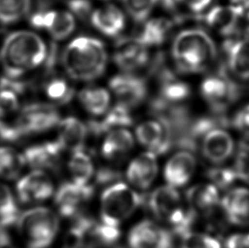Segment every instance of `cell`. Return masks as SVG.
Instances as JSON below:
<instances>
[{
	"mask_svg": "<svg viewBox=\"0 0 249 248\" xmlns=\"http://www.w3.org/2000/svg\"><path fill=\"white\" fill-rule=\"evenodd\" d=\"M47 55L46 44L37 34L17 31L5 38L0 60L8 78L16 79L41 66Z\"/></svg>",
	"mask_w": 249,
	"mask_h": 248,
	"instance_id": "cell-1",
	"label": "cell"
},
{
	"mask_svg": "<svg viewBox=\"0 0 249 248\" xmlns=\"http://www.w3.org/2000/svg\"><path fill=\"white\" fill-rule=\"evenodd\" d=\"M107 52L97 38L78 37L65 49L62 65L75 80L89 82L101 77L107 65Z\"/></svg>",
	"mask_w": 249,
	"mask_h": 248,
	"instance_id": "cell-2",
	"label": "cell"
},
{
	"mask_svg": "<svg viewBox=\"0 0 249 248\" xmlns=\"http://www.w3.org/2000/svg\"><path fill=\"white\" fill-rule=\"evenodd\" d=\"M175 66L184 73H198L215 61L217 49L212 37L201 29L182 31L172 46Z\"/></svg>",
	"mask_w": 249,
	"mask_h": 248,
	"instance_id": "cell-3",
	"label": "cell"
},
{
	"mask_svg": "<svg viewBox=\"0 0 249 248\" xmlns=\"http://www.w3.org/2000/svg\"><path fill=\"white\" fill-rule=\"evenodd\" d=\"M149 209L160 220L168 223L173 231L182 237L192 231L196 215L185 207L175 188L164 185L156 189L148 198Z\"/></svg>",
	"mask_w": 249,
	"mask_h": 248,
	"instance_id": "cell-4",
	"label": "cell"
},
{
	"mask_svg": "<svg viewBox=\"0 0 249 248\" xmlns=\"http://www.w3.org/2000/svg\"><path fill=\"white\" fill-rule=\"evenodd\" d=\"M18 230L28 248H48L56 238L60 221L54 212L35 208L19 216Z\"/></svg>",
	"mask_w": 249,
	"mask_h": 248,
	"instance_id": "cell-5",
	"label": "cell"
},
{
	"mask_svg": "<svg viewBox=\"0 0 249 248\" xmlns=\"http://www.w3.org/2000/svg\"><path fill=\"white\" fill-rule=\"evenodd\" d=\"M144 202V198L135 190L122 182L108 186L101 195V221L119 227Z\"/></svg>",
	"mask_w": 249,
	"mask_h": 248,
	"instance_id": "cell-6",
	"label": "cell"
},
{
	"mask_svg": "<svg viewBox=\"0 0 249 248\" xmlns=\"http://www.w3.org/2000/svg\"><path fill=\"white\" fill-rule=\"evenodd\" d=\"M201 94L214 115L223 116L227 108L239 98L240 89L226 72L221 71L203 80Z\"/></svg>",
	"mask_w": 249,
	"mask_h": 248,
	"instance_id": "cell-7",
	"label": "cell"
},
{
	"mask_svg": "<svg viewBox=\"0 0 249 248\" xmlns=\"http://www.w3.org/2000/svg\"><path fill=\"white\" fill-rule=\"evenodd\" d=\"M60 114L51 105L33 104L21 111L15 124L21 137L49 130L60 123Z\"/></svg>",
	"mask_w": 249,
	"mask_h": 248,
	"instance_id": "cell-8",
	"label": "cell"
},
{
	"mask_svg": "<svg viewBox=\"0 0 249 248\" xmlns=\"http://www.w3.org/2000/svg\"><path fill=\"white\" fill-rule=\"evenodd\" d=\"M109 87L118 100V104L131 110L145 101L147 84L144 78L132 74H118L109 81Z\"/></svg>",
	"mask_w": 249,
	"mask_h": 248,
	"instance_id": "cell-9",
	"label": "cell"
},
{
	"mask_svg": "<svg viewBox=\"0 0 249 248\" xmlns=\"http://www.w3.org/2000/svg\"><path fill=\"white\" fill-rule=\"evenodd\" d=\"M94 188L89 185H78L74 182H66L56 191L54 203L60 214L66 218H77L82 208L90 200Z\"/></svg>",
	"mask_w": 249,
	"mask_h": 248,
	"instance_id": "cell-10",
	"label": "cell"
},
{
	"mask_svg": "<svg viewBox=\"0 0 249 248\" xmlns=\"http://www.w3.org/2000/svg\"><path fill=\"white\" fill-rule=\"evenodd\" d=\"M130 248H173V235L151 220H142L128 234Z\"/></svg>",
	"mask_w": 249,
	"mask_h": 248,
	"instance_id": "cell-11",
	"label": "cell"
},
{
	"mask_svg": "<svg viewBox=\"0 0 249 248\" xmlns=\"http://www.w3.org/2000/svg\"><path fill=\"white\" fill-rule=\"evenodd\" d=\"M33 27L47 31L55 40L69 37L76 28L74 17L68 11L41 10L31 17Z\"/></svg>",
	"mask_w": 249,
	"mask_h": 248,
	"instance_id": "cell-12",
	"label": "cell"
},
{
	"mask_svg": "<svg viewBox=\"0 0 249 248\" xmlns=\"http://www.w3.org/2000/svg\"><path fill=\"white\" fill-rule=\"evenodd\" d=\"M150 56L147 47L137 37L121 38L115 45L113 61L121 70L135 71L148 64Z\"/></svg>",
	"mask_w": 249,
	"mask_h": 248,
	"instance_id": "cell-13",
	"label": "cell"
},
{
	"mask_svg": "<svg viewBox=\"0 0 249 248\" xmlns=\"http://www.w3.org/2000/svg\"><path fill=\"white\" fill-rule=\"evenodd\" d=\"M201 151L207 161L213 164H222L235 151L234 140L225 127H216L202 138Z\"/></svg>",
	"mask_w": 249,
	"mask_h": 248,
	"instance_id": "cell-14",
	"label": "cell"
},
{
	"mask_svg": "<svg viewBox=\"0 0 249 248\" xmlns=\"http://www.w3.org/2000/svg\"><path fill=\"white\" fill-rule=\"evenodd\" d=\"M17 194L24 203L44 201L54 193L51 177L43 170H34L17 183Z\"/></svg>",
	"mask_w": 249,
	"mask_h": 248,
	"instance_id": "cell-15",
	"label": "cell"
},
{
	"mask_svg": "<svg viewBox=\"0 0 249 248\" xmlns=\"http://www.w3.org/2000/svg\"><path fill=\"white\" fill-rule=\"evenodd\" d=\"M135 135L139 143L156 155L164 154L173 147L171 135L159 120H148L136 127Z\"/></svg>",
	"mask_w": 249,
	"mask_h": 248,
	"instance_id": "cell-16",
	"label": "cell"
},
{
	"mask_svg": "<svg viewBox=\"0 0 249 248\" xmlns=\"http://www.w3.org/2000/svg\"><path fill=\"white\" fill-rule=\"evenodd\" d=\"M196 168V159L192 152L181 150L167 161L163 176L169 186L183 187L192 179Z\"/></svg>",
	"mask_w": 249,
	"mask_h": 248,
	"instance_id": "cell-17",
	"label": "cell"
},
{
	"mask_svg": "<svg viewBox=\"0 0 249 248\" xmlns=\"http://www.w3.org/2000/svg\"><path fill=\"white\" fill-rule=\"evenodd\" d=\"M159 174L157 155L152 151L139 155L128 165L126 177L128 182L140 190L152 186Z\"/></svg>",
	"mask_w": 249,
	"mask_h": 248,
	"instance_id": "cell-18",
	"label": "cell"
},
{
	"mask_svg": "<svg viewBox=\"0 0 249 248\" xmlns=\"http://www.w3.org/2000/svg\"><path fill=\"white\" fill-rule=\"evenodd\" d=\"M220 206L229 223L249 226V189L234 188L220 200Z\"/></svg>",
	"mask_w": 249,
	"mask_h": 248,
	"instance_id": "cell-19",
	"label": "cell"
},
{
	"mask_svg": "<svg viewBox=\"0 0 249 248\" xmlns=\"http://www.w3.org/2000/svg\"><path fill=\"white\" fill-rule=\"evenodd\" d=\"M62 151L63 149L57 141L35 144L25 151L24 160L31 167L37 168L36 170H56L61 163Z\"/></svg>",
	"mask_w": 249,
	"mask_h": 248,
	"instance_id": "cell-20",
	"label": "cell"
},
{
	"mask_svg": "<svg viewBox=\"0 0 249 248\" xmlns=\"http://www.w3.org/2000/svg\"><path fill=\"white\" fill-rule=\"evenodd\" d=\"M89 129L87 125L74 117H68L58 124L57 142L63 150L71 152L84 150Z\"/></svg>",
	"mask_w": 249,
	"mask_h": 248,
	"instance_id": "cell-21",
	"label": "cell"
},
{
	"mask_svg": "<svg viewBox=\"0 0 249 248\" xmlns=\"http://www.w3.org/2000/svg\"><path fill=\"white\" fill-rule=\"evenodd\" d=\"M202 20L209 27L224 36H231L238 33L240 9L235 6H216L202 17Z\"/></svg>",
	"mask_w": 249,
	"mask_h": 248,
	"instance_id": "cell-22",
	"label": "cell"
},
{
	"mask_svg": "<svg viewBox=\"0 0 249 248\" xmlns=\"http://www.w3.org/2000/svg\"><path fill=\"white\" fill-rule=\"evenodd\" d=\"M185 196L188 208L196 216L200 213L209 214L220 204L219 190L213 184H202L190 188Z\"/></svg>",
	"mask_w": 249,
	"mask_h": 248,
	"instance_id": "cell-23",
	"label": "cell"
},
{
	"mask_svg": "<svg viewBox=\"0 0 249 248\" xmlns=\"http://www.w3.org/2000/svg\"><path fill=\"white\" fill-rule=\"evenodd\" d=\"M90 21L99 32L107 37H117L125 27L124 15L113 4H107L94 10Z\"/></svg>",
	"mask_w": 249,
	"mask_h": 248,
	"instance_id": "cell-24",
	"label": "cell"
},
{
	"mask_svg": "<svg viewBox=\"0 0 249 248\" xmlns=\"http://www.w3.org/2000/svg\"><path fill=\"white\" fill-rule=\"evenodd\" d=\"M135 146V140L126 128H118L108 132L101 146V154L110 161L124 158Z\"/></svg>",
	"mask_w": 249,
	"mask_h": 248,
	"instance_id": "cell-25",
	"label": "cell"
},
{
	"mask_svg": "<svg viewBox=\"0 0 249 248\" xmlns=\"http://www.w3.org/2000/svg\"><path fill=\"white\" fill-rule=\"evenodd\" d=\"M227 63L232 73L243 80L249 79V43L248 41L229 40L224 44Z\"/></svg>",
	"mask_w": 249,
	"mask_h": 248,
	"instance_id": "cell-26",
	"label": "cell"
},
{
	"mask_svg": "<svg viewBox=\"0 0 249 248\" xmlns=\"http://www.w3.org/2000/svg\"><path fill=\"white\" fill-rule=\"evenodd\" d=\"M132 124L133 118L130 110L118 103L110 111L107 112L103 120L89 122L87 127L89 134L91 132L95 135H101L110 131L131 126Z\"/></svg>",
	"mask_w": 249,
	"mask_h": 248,
	"instance_id": "cell-27",
	"label": "cell"
},
{
	"mask_svg": "<svg viewBox=\"0 0 249 248\" xmlns=\"http://www.w3.org/2000/svg\"><path fill=\"white\" fill-rule=\"evenodd\" d=\"M78 99L84 109L94 116L106 114L111 103V95L106 89L95 86L83 89Z\"/></svg>",
	"mask_w": 249,
	"mask_h": 248,
	"instance_id": "cell-28",
	"label": "cell"
},
{
	"mask_svg": "<svg viewBox=\"0 0 249 248\" xmlns=\"http://www.w3.org/2000/svg\"><path fill=\"white\" fill-rule=\"evenodd\" d=\"M173 27V20L166 18L152 19L145 22L142 32L136 37L145 47L159 46L165 42Z\"/></svg>",
	"mask_w": 249,
	"mask_h": 248,
	"instance_id": "cell-29",
	"label": "cell"
},
{
	"mask_svg": "<svg viewBox=\"0 0 249 248\" xmlns=\"http://www.w3.org/2000/svg\"><path fill=\"white\" fill-rule=\"evenodd\" d=\"M68 169L72 182L78 185H89L94 174V166L90 155L84 150L72 152L68 161Z\"/></svg>",
	"mask_w": 249,
	"mask_h": 248,
	"instance_id": "cell-30",
	"label": "cell"
},
{
	"mask_svg": "<svg viewBox=\"0 0 249 248\" xmlns=\"http://www.w3.org/2000/svg\"><path fill=\"white\" fill-rule=\"evenodd\" d=\"M32 6L31 0H0V24L16 23L27 16Z\"/></svg>",
	"mask_w": 249,
	"mask_h": 248,
	"instance_id": "cell-31",
	"label": "cell"
},
{
	"mask_svg": "<svg viewBox=\"0 0 249 248\" xmlns=\"http://www.w3.org/2000/svg\"><path fill=\"white\" fill-rule=\"evenodd\" d=\"M23 155L10 147H0V177L14 178L25 164Z\"/></svg>",
	"mask_w": 249,
	"mask_h": 248,
	"instance_id": "cell-32",
	"label": "cell"
},
{
	"mask_svg": "<svg viewBox=\"0 0 249 248\" xmlns=\"http://www.w3.org/2000/svg\"><path fill=\"white\" fill-rule=\"evenodd\" d=\"M19 218V209L13 195L6 185L0 183V227L13 225Z\"/></svg>",
	"mask_w": 249,
	"mask_h": 248,
	"instance_id": "cell-33",
	"label": "cell"
},
{
	"mask_svg": "<svg viewBox=\"0 0 249 248\" xmlns=\"http://www.w3.org/2000/svg\"><path fill=\"white\" fill-rule=\"evenodd\" d=\"M44 93L58 104H68L74 96V89L63 77H51L44 85Z\"/></svg>",
	"mask_w": 249,
	"mask_h": 248,
	"instance_id": "cell-34",
	"label": "cell"
},
{
	"mask_svg": "<svg viewBox=\"0 0 249 248\" xmlns=\"http://www.w3.org/2000/svg\"><path fill=\"white\" fill-rule=\"evenodd\" d=\"M159 0H123L125 9L136 23H143Z\"/></svg>",
	"mask_w": 249,
	"mask_h": 248,
	"instance_id": "cell-35",
	"label": "cell"
},
{
	"mask_svg": "<svg viewBox=\"0 0 249 248\" xmlns=\"http://www.w3.org/2000/svg\"><path fill=\"white\" fill-rule=\"evenodd\" d=\"M180 248H221V245L211 235L191 231L182 236Z\"/></svg>",
	"mask_w": 249,
	"mask_h": 248,
	"instance_id": "cell-36",
	"label": "cell"
},
{
	"mask_svg": "<svg viewBox=\"0 0 249 248\" xmlns=\"http://www.w3.org/2000/svg\"><path fill=\"white\" fill-rule=\"evenodd\" d=\"M207 176L212 181L211 184L215 185L218 189H226L232 185L236 179H240L234 168H210L207 172Z\"/></svg>",
	"mask_w": 249,
	"mask_h": 248,
	"instance_id": "cell-37",
	"label": "cell"
},
{
	"mask_svg": "<svg viewBox=\"0 0 249 248\" xmlns=\"http://www.w3.org/2000/svg\"><path fill=\"white\" fill-rule=\"evenodd\" d=\"M17 91L0 87V119L17 112L19 108V98Z\"/></svg>",
	"mask_w": 249,
	"mask_h": 248,
	"instance_id": "cell-38",
	"label": "cell"
},
{
	"mask_svg": "<svg viewBox=\"0 0 249 248\" xmlns=\"http://www.w3.org/2000/svg\"><path fill=\"white\" fill-rule=\"evenodd\" d=\"M68 7L70 13L75 15L79 20L87 21L90 20L92 15V3L89 0H69Z\"/></svg>",
	"mask_w": 249,
	"mask_h": 248,
	"instance_id": "cell-39",
	"label": "cell"
},
{
	"mask_svg": "<svg viewBox=\"0 0 249 248\" xmlns=\"http://www.w3.org/2000/svg\"><path fill=\"white\" fill-rule=\"evenodd\" d=\"M232 125L236 130L249 139V105L236 112L232 119Z\"/></svg>",
	"mask_w": 249,
	"mask_h": 248,
	"instance_id": "cell-40",
	"label": "cell"
},
{
	"mask_svg": "<svg viewBox=\"0 0 249 248\" xmlns=\"http://www.w3.org/2000/svg\"><path fill=\"white\" fill-rule=\"evenodd\" d=\"M226 248H249V233L233 234L225 242Z\"/></svg>",
	"mask_w": 249,
	"mask_h": 248,
	"instance_id": "cell-41",
	"label": "cell"
},
{
	"mask_svg": "<svg viewBox=\"0 0 249 248\" xmlns=\"http://www.w3.org/2000/svg\"><path fill=\"white\" fill-rule=\"evenodd\" d=\"M119 177H120V174L116 170L111 168H101L100 171L98 172L96 180L99 184L106 185L108 183L118 180Z\"/></svg>",
	"mask_w": 249,
	"mask_h": 248,
	"instance_id": "cell-42",
	"label": "cell"
},
{
	"mask_svg": "<svg viewBox=\"0 0 249 248\" xmlns=\"http://www.w3.org/2000/svg\"><path fill=\"white\" fill-rule=\"evenodd\" d=\"M177 2L184 4L194 13H200L210 5L212 0H177Z\"/></svg>",
	"mask_w": 249,
	"mask_h": 248,
	"instance_id": "cell-43",
	"label": "cell"
},
{
	"mask_svg": "<svg viewBox=\"0 0 249 248\" xmlns=\"http://www.w3.org/2000/svg\"><path fill=\"white\" fill-rule=\"evenodd\" d=\"M3 229L0 227V248H15L11 245L8 236L3 232Z\"/></svg>",
	"mask_w": 249,
	"mask_h": 248,
	"instance_id": "cell-44",
	"label": "cell"
},
{
	"mask_svg": "<svg viewBox=\"0 0 249 248\" xmlns=\"http://www.w3.org/2000/svg\"><path fill=\"white\" fill-rule=\"evenodd\" d=\"M231 1H233L234 3H243V2H244L245 0H231Z\"/></svg>",
	"mask_w": 249,
	"mask_h": 248,
	"instance_id": "cell-45",
	"label": "cell"
}]
</instances>
